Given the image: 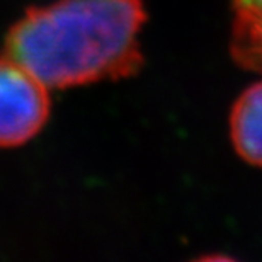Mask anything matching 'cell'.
<instances>
[{
  "mask_svg": "<svg viewBox=\"0 0 262 262\" xmlns=\"http://www.w3.org/2000/svg\"><path fill=\"white\" fill-rule=\"evenodd\" d=\"M143 0H55L9 29L5 55L48 89L121 80L140 72Z\"/></svg>",
  "mask_w": 262,
  "mask_h": 262,
  "instance_id": "1",
  "label": "cell"
},
{
  "mask_svg": "<svg viewBox=\"0 0 262 262\" xmlns=\"http://www.w3.org/2000/svg\"><path fill=\"white\" fill-rule=\"evenodd\" d=\"M51 113L50 89L10 56H0V148L33 140Z\"/></svg>",
  "mask_w": 262,
  "mask_h": 262,
  "instance_id": "2",
  "label": "cell"
},
{
  "mask_svg": "<svg viewBox=\"0 0 262 262\" xmlns=\"http://www.w3.org/2000/svg\"><path fill=\"white\" fill-rule=\"evenodd\" d=\"M230 136L245 162L262 167V82L245 89L233 104Z\"/></svg>",
  "mask_w": 262,
  "mask_h": 262,
  "instance_id": "3",
  "label": "cell"
},
{
  "mask_svg": "<svg viewBox=\"0 0 262 262\" xmlns=\"http://www.w3.org/2000/svg\"><path fill=\"white\" fill-rule=\"evenodd\" d=\"M232 53L240 67L262 72V10L235 9Z\"/></svg>",
  "mask_w": 262,
  "mask_h": 262,
  "instance_id": "4",
  "label": "cell"
},
{
  "mask_svg": "<svg viewBox=\"0 0 262 262\" xmlns=\"http://www.w3.org/2000/svg\"><path fill=\"white\" fill-rule=\"evenodd\" d=\"M235 9H252L262 10V0H233Z\"/></svg>",
  "mask_w": 262,
  "mask_h": 262,
  "instance_id": "5",
  "label": "cell"
}]
</instances>
